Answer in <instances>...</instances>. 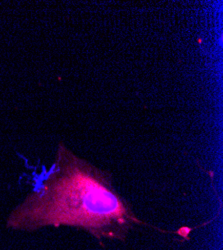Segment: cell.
I'll return each mask as SVG.
<instances>
[{"label": "cell", "mask_w": 223, "mask_h": 250, "mask_svg": "<svg viewBox=\"0 0 223 250\" xmlns=\"http://www.w3.org/2000/svg\"><path fill=\"white\" fill-rule=\"evenodd\" d=\"M143 224L116 190L111 173L79 157L62 142L49 171L6 220V227L16 231L75 227L100 243L125 242Z\"/></svg>", "instance_id": "cell-1"}]
</instances>
